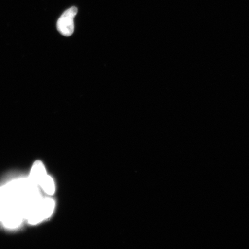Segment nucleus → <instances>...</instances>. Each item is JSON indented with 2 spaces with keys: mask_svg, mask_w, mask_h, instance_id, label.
Returning a JSON list of instances; mask_svg holds the SVG:
<instances>
[{
  "mask_svg": "<svg viewBox=\"0 0 249 249\" xmlns=\"http://www.w3.org/2000/svg\"><path fill=\"white\" fill-rule=\"evenodd\" d=\"M54 207L55 202L53 200L42 198L27 214L26 218L30 225H36L51 216L53 213Z\"/></svg>",
  "mask_w": 249,
  "mask_h": 249,
  "instance_id": "f257e3e1",
  "label": "nucleus"
},
{
  "mask_svg": "<svg viewBox=\"0 0 249 249\" xmlns=\"http://www.w3.org/2000/svg\"><path fill=\"white\" fill-rule=\"evenodd\" d=\"M77 13L75 7H71L65 11L59 18L57 27L59 32L65 36L72 35L74 30V18Z\"/></svg>",
  "mask_w": 249,
  "mask_h": 249,
  "instance_id": "f03ea898",
  "label": "nucleus"
},
{
  "mask_svg": "<svg viewBox=\"0 0 249 249\" xmlns=\"http://www.w3.org/2000/svg\"><path fill=\"white\" fill-rule=\"evenodd\" d=\"M46 175L47 173L44 164L42 161H36L31 168L29 179L34 184L39 185Z\"/></svg>",
  "mask_w": 249,
  "mask_h": 249,
  "instance_id": "7ed1b4c3",
  "label": "nucleus"
},
{
  "mask_svg": "<svg viewBox=\"0 0 249 249\" xmlns=\"http://www.w3.org/2000/svg\"><path fill=\"white\" fill-rule=\"evenodd\" d=\"M41 187L43 191H44L46 194L52 195H53L55 192V183L53 179L52 178V177L48 175L45 176V178L42 180L39 185Z\"/></svg>",
  "mask_w": 249,
  "mask_h": 249,
  "instance_id": "20e7f679",
  "label": "nucleus"
}]
</instances>
